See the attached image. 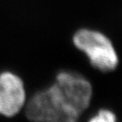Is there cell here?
Listing matches in <instances>:
<instances>
[{
	"instance_id": "277c9868",
	"label": "cell",
	"mask_w": 122,
	"mask_h": 122,
	"mask_svg": "<svg viewBox=\"0 0 122 122\" xmlns=\"http://www.w3.org/2000/svg\"><path fill=\"white\" fill-rule=\"evenodd\" d=\"M88 122H117L116 115L109 109H100Z\"/></svg>"
},
{
	"instance_id": "3957f363",
	"label": "cell",
	"mask_w": 122,
	"mask_h": 122,
	"mask_svg": "<svg viewBox=\"0 0 122 122\" xmlns=\"http://www.w3.org/2000/svg\"><path fill=\"white\" fill-rule=\"evenodd\" d=\"M25 90L17 75L5 71L0 74V114L12 117L17 114L25 103Z\"/></svg>"
},
{
	"instance_id": "7a4b0ae2",
	"label": "cell",
	"mask_w": 122,
	"mask_h": 122,
	"mask_svg": "<svg viewBox=\"0 0 122 122\" xmlns=\"http://www.w3.org/2000/svg\"><path fill=\"white\" fill-rule=\"evenodd\" d=\"M73 42L83 52L91 65L100 71H114L119 63L117 53L111 41L97 30L81 29L75 33Z\"/></svg>"
},
{
	"instance_id": "6da1fadb",
	"label": "cell",
	"mask_w": 122,
	"mask_h": 122,
	"mask_svg": "<svg viewBox=\"0 0 122 122\" xmlns=\"http://www.w3.org/2000/svg\"><path fill=\"white\" fill-rule=\"evenodd\" d=\"M92 96V87L85 77L62 71L53 85L30 97L25 114L33 122H77Z\"/></svg>"
}]
</instances>
